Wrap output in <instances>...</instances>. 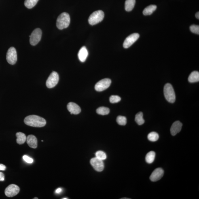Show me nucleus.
I'll use <instances>...</instances> for the list:
<instances>
[{
  "instance_id": "nucleus-36",
  "label": "nucleus",
  "mask_w": 199,
  "mask_h": 199,
  "mask_svg": "<svg viewBox=\"0 0 199 199\" xmlns=\"http://www.w3.org/2000/svg\"><path fill=\"white\" fill-rule=\"evenodd\" d=\"M34 199H38V198H37V197H35V198H34Z\"/></svg>"
},
{
  "instance_id": "nucleus-6",
  "label": "nucleus",
  "mask_w": 199,
  "mask_h": 199,
  "mask_svg": "<svg viewBox=\"0 0 199 199\" xmlns=\"http://www.w3.org/2000/svg\"><path fill=\"white\" fill-rule=\"evenodd\" d=\"M59 80V77L56 72H52L47 79L46 85L47 88H52L56 86Z\"/></svg>"
},
{
  "instance_id": "nucleus-26",
  "label": "nucleus",
  "mask_w": 199,
  "mask_h": 199,
  "mask_svg": "<svg viewBox=\"0 0 199 199\" xmlns=\"http://www.w3.org/2000/svg\"><path fill=\"white\" fill-rule=\"evenodd\" d=\"M117 122L121 126H125L126 124L127 120L126 117L122 116H118L117 117Z\"/></svg>"
},
{
  "instance_id": "nucleus-30",
  "label": "nucleus",
  "mask_w": 199,
  "mask_h": 199,
  "mask_svg": "<svg viewBox=\"0 0 199 199\" xmlns=\"http://www.w3.org/2000/svg\"><path fill=\"white\" fill-rule=\"evenodd\" d=\"M23 158L26 162L28 163V164H32L33 162V159L27 155H24Z\"/></svg>"
},
{
  "instance_id": "nucleus-24",
  "label": "nucleus",
  "mask_w": 199,
  "mask_h": 199,
  "mask_svg": "<svg viewBox=\"0 0 199 199\" xmlns=\"http://www.w3.org/2000/svg\"><path fill=\"white\" fill-rule=\"evenodd\" d=\"M39 0H25L24 5L28 9H31L36 5Z\"/></svg>"
},
{
  "instance_id": "nucleus-29",
  "label": "nucleus",
  "mask_w": 199,
  "mask_h": 199,
  "mask_svg": "<svg viewBox=\"0 0 199 199\" xmlns=\"http://www.w3.org/2000/svg\"><path fill=\"white\" fill-rule=\"evenodd\" d=\"M190 30L193 33L199 34V26L198 25H193L190 27Z\"/></svg>"
},
{
  "instance_id": "nucleus-25",
  "label": "nucleus",
  "mask_w": 199,
  "mask_h": 199,
  "mask_svg": "<svg viewBox=\"0 0 199 199\" xmlns=\"http://www.w3.org/2000/svg\"><path fill=\"white\" fill-rule=\"evenodd\" d=\"M147 138L150 141L156 142L159 139V135L156 132H151L148 135Z\"/></svg>"
},
{
  "instance_id": "nucleus-20",
  "label": "nucleus",
  "mask_w": 199,
  "mask_h": 199,
  "mask_svg": "<svg viewBox=\"0 0 199 199\" xmlns=\"http://www.w3.org/2000/svg\"><path fill=\"white\" fill-rule=\"evenodd\" d=\"M157 6L155 5H151L146 7L143 12V14L145 16L152 14L156 10Z\"/></svg>"
},
{
  "instance_id": "nucleus-8",
  "label": "nucleus",
  "mask_w": 199,
  "mask_h": 199,
  "mask_svg": "<svg viewBox=\"0 0 199 199\" xmlns=\"http://www.w3.org/2000/svg\"><path fill=\"white\" fill-rule=\"evenodd\" d=\"M6 60L11 65H14L17 60V52L14 47H11L9 49L6 54Z\"/></svg>"
},
{
  "instance_id": "nucleus-27",
  "label": "nucleus",
  "mask_w": 199,
  "mask_h": 199,
  "mask_svg": "<svg viewBox=\"0 0 199 199\" xmlns=\"http://www.w3.org/2000/svg\"><path fill=\"white\" fill-rule=\"evenodd\" d=\"M95 155L96 158L102 160H105L107 158V155H106V153L103 151H97Z\"/></svg>"
},
{
  "instance_id": "nucleus-7",
  "label": "nucleus",
  "mask_w": 199,
  "mask_h": 199,
  "mask_svg": "<svg viewBox=\"0 0 199 199\" xmlns=\"http://www.w3.org/2000/svg\"><path fill=\"white\" fill-rule=\"evenodd\" d=\"M111 81L110 79L106 78L101 80L95 86V89L98 92H102L109 88L110 85Z\"/></svg>"
},
{
  "instance_id": "nucleus-2",
  "label": "nucleus",
  "mask_w": 199,
  "mask_h": 199,
  "mask_svg": "<svg viewBox=\"0 0 199 199\" xmlns=\"http://www.w3.org/2000/svg\"><path fill=\"white\" fill-rule=\"evenodd\" d=\"M70 17L68 13L64 12L58 17L56 20L57 27L60 30L67 28L70 23Z\"/></svg>"
},
{
  "instance_id": "nucleus-22",
  "label": "nucleus",
  "mask_w": 199,
  "mask_h": 199,
  "mask_svg": "<svg viewBox=\"0 0 199 199\" xmlns=\"http://www.w3.org/2000/svg\"><path fill=\"white\" fill-rule=\"evenodd\" d=\"M135 121L138 125L141 126L145 122V120L143 118V114L141 112H140L135 115Z\"/></svg>"
},
{
  "instance_id": "nucleus-28",
  "label": "nucleus",
  "mask_w": 199,
  "mask_h": 199,
  "mask_svg": "<svg viewBox=\"0 0 199 199\" xmlns=\"http://www.w3.org/2000/svg\"><path fill=\"white\" fill-rule=\"evenodd\" d=\"M121 97L118 96L112 95L110 97V102L112 103H118L121 101Z\"/></svg>"
},
{
  "instance_id": "nucleus-21",
  "label": "nucleus",
  "mask_w": 199,
  "mask_h": 199,
  "mask_svg": "<svg viewBox=\"0 0 199 199\" xmlns=\"http://www.w3.org/2000/svg\"><path fill=\"white\" fill-rule=\"evenodd\" d=\"M156 153L154 151H151L148 153L145 157V160L147 164H151L155 160Z\"/></svg>"
},
{
  "instance_id": "nucleus-1",
  "label": "nucleus",
  "mask_w": 199,
  "mask_h": 199,
  "mask_svg": "<svg viewBox=\"0 0 199 199\" xmlns=\"http://www.w3.org/2000/svg\"><path fill=\"white\" fill-rule=\"evenodd\" d=\"M24 122L27 126L34 127H42L46 124V121L41 117L36 115H30L26 117Z\"/></svg>"
},
{
  "instance_id": "nucleus-10",
  "label": "nucleus",
  "mask_w": 199,
  "mask_h": 199,
  "mask_svg": "<svg viewBox=\"0 0 199 199\" xmlns=\"http://www.w3.org/2000/svg\"><path fill=\"white\" fill-rule=\"evenodd\" d=\"M139 35L138 33H134L129 36L125 40L123 43V47L125 48H128L135 43L139 38Z\"/></svg>"
},
{
  "instance_id": "nucleus-37",
  "label": "nucleus",
  "mask_w": 199,
  "mask_h": 199,
  "mask_svg": "<svg viewBox=\"0 0 199 199\" xmlns=\"http://www.w3.org/2000/svg\"><path fill=\"white\" fill-rule=\"evenodd\" d=\"M62 199H67L68 198H62Z\"/></svg>"
},
{
  "instance_id": "nucleus-15",
  "label": "nucleus",
  "mask_w": 199,
  "mask_h": 199,
  "mask_svg": "<svg viewBox=\"0 0 199 199\" xmlns=\"http://www.w3.org/2000/svg\"><path fill=\"white\" fill-rule=\"evenodd\" d=\"M27 143L30 147L35 149L37 147V140L35 136L30 135L27 138Z\"/></svg>"
},
{
  "instance_id": "nucleus-14",
  "label": "nucleus",
  "mask_w": 199,
  "mask_h": 199,
  "mask_svg": "<svg viewBox=\"0 0 199 199\" xmlns=\"http://www.w3.org/2000/svg\"><path fill=\"white\" fill-rule=\"evenodd\" d=\"M183 124L179 121H176L173 123L170 128V132L172 136H175L181 131Z\"/></svg>"
},
{
  "instance_id": "nucleus-17",
  "label": "nucleus",
  "mask_w": 199,
  "mask_h": 199,
  "mask_svg": "<svg viewBox=\"0 0 199 199\" xmlns=\"http://www.w3.org/2000/svg\"><path fill=\"white\" fill-rule=\"evenodd\" d=\"M17 138V143L19 145L23 144L26 141L27 137L26 135L21 132H17L16 134Z\"/></svg>"
},
{
  "instance_id": "nucleus-3",
  "label": "nucleus",
  "mask_w": 199,
  "mask_h": 199,
  "mask_svg": "<svg viewBox=\"0 0 199 199\" xmlns=\"http://www.w3.org/2000/svg\"><path fill=\"white\" fill-rule=\"evenodd\" d=\"M165 98L170 103H174L176 100V95L173 87L170 83H167L164 88Z\"/></svg>"
},
{
  "instance_id": "nucleus-23",
  "label": "nucleus",
  "mask_w": 199,
  "mask_h": 199,
  "mask_svg": "<svg viewBox=\"0 0 199 199\" xmlns=\"http://www.w3.org/2000/svg\"><path fill=\"white\" fill-rule=\"evenodd\" d=\"M110 111L109 108L105 107H100L96 110V113L98 114L103 115L109 114Z\"/></svg>"
},
{
  "instance_id": "nucleus-12",
  "label": "nucleus",
  "mask_w": 199,
  "mask_h": 199,
  "mask_svg": "<svg viewBox=\"0 0 199 199\" xmlns=\"http://www.w3.org/2000/svg\"><path fill=\"white\" fill-rule=\"evenodd\" d=\"M164 171L162 168H158L155 169L151 173L150 179L153 182L157 181L160 180L164 175Z\"/></svg>"
},
{
  "instance_id": "nucleus-19",
  "label": "nucleus",
  "mask_w": 199,
  "mask_h": 199,
  "mask_svg": "<svg viewBox=\"0 0 199 199\" xmlns=\"http://www.w3.org/2000/svg\"><path fill=\"white\" fill-rule=\"evenodd\" d=\"M135 0H126L125 5L126 10L127 12L132 10L135 5Z\"/></svg>"
},
{
  "instance_id": "nucleus-16",
  "label": "nucleus",
  "mask_w": 199,
  "mask_h": 199,
  "mask_svg": "<svg viewBox=\"0 0 199 199\" xmlns=\"http://www.w3.org/2000/svg\"><path fill=\"white\" fill-rule=\"evenodd\" d=\"M88 55V50L86 47L83 46L79 51L78 56L79 59L81 62L86 61Z\"/></svg>"
},
{
  "instance_id": "nucleus-13",
  "label": "nucleus",
  "mask_w": 199,
  "mask_h": 199,
  "mask_svg": "<svg viewBox=\"0 0 199 199\" xmlns=\"http://www.w3.org/2000/svg\"><path fill=\"white\" fill-rule=\"evenodd\" d=\"M67 109L71 114L77 115L81 112V109L79 106L73 102H70L68 104Z\"/></svg>"
},
{
  "instance_id": "nucleus-35",
  "label": "nucleus",
  "mask_w": 199,
  "mask_h": 199,
  "mask_svg": "<svg viewBox=\"0 0 199 199\" xmlns=\"http://www.w3.org/2000/svg\"><path fill=\"white\" fill-rule=\"evenodd\" d=\"M121 199H129L130 198H121Z\"/></svg>"
},
{
  "instance_id": "nucleus-4",
  "label": "nucleus",
  "mask_w": 199,
  "mask_h": 199,
  "mask_svg": "<svg viewBox=\"0 0 199 199\" xmlns=\"http://www.w3.org/2000/svg\"><path fill=\"white\" fill-rule=\"evenodd\" d=\"M105 14L103 11L98 10L93 12L89 18V23L91 25H94L99 23L103 20Z\"/></svg>"
},
{
  "instance_id": "nucleus-33",
  "label": "nucleus",
  "mask_w": 199,
  "mask_h": 199,
  "mask_svg": "<svg viewBox=\"0 0 199 199\" xmlns=\"http://www.w3.org/2000/svg\"><path fill=\"white\" fill-rule=\"evenodd\" d=\"M62 191V189L61 188H58L56 189L55 192H56V194H58L61 193Z\"/></svg>"
},
{
  "instance_id": "nucleus-9",
  "label": "nucleus",
  "mask_w": 199,
  "mask_h": 199,
  "mask_svg": "<svg viewBox=\"0 0 199 199\" xmlns=\"http://www.w3.org/2000/svg\"><path fill=\"white\" fill-rule=\"evenodd\" d=\"M20 191V188L18 185L14 184L9 185L6 189L5 193L7 197H12L16 196Z\"/></svg>"
},
{
  "instance_id": "nucleus-5",
  "label": "nucleus",
  "mask_w": 199,
  "mask_h": 199,
  "mask_svg": "<svg viewBox=\"0 0 199 199\" xmlns=\"http://www.w3.org/2000/svg\"><path fill=\"white\" fill-rule=\"evenodd\" d=\"M41 30L39 28H36L29 36L30 44L33 46L36 45L41 40L42 36Z\"/></svg>"
},
{
  "instance_id": "nucleus-11",
  "label": "nucleus",
  "mask_w": 199,
  "mask_h": 199,
  "mask_svg": "<svg viewBox=\"0 0 199 199\" xmlns=\"http://www.w3.org/2000/svg\"><path fill=\"white\" fill-rule=\"evenodd\" d=\"M90 163L96 171L100 172L104 170V164L103 160L96 157L91 159Z\"/></svg>"
},
{
  "instance_id": "nucleus-31",
  "label": "nucleus",
  "mask_w": 199,
  "mask_h": 199,
  "mask_svg": "<svg viewBox=\"0 0 199 199\" xmlns=\"http://www.w3.org/2000/svg\"><path fill=\"white\" fill-rule=\"evenodd\" d=\"M5 180V176L2 172H0V181H3Z\"/></svg>"
},
{
  "instance_id": "nucleus-18",
  "label": "nucleus",
  "mask_w": 199,
  "mask_h": 199,
  "mask_svg": "<svg viewBox=\"0 0 199 199\" xmlns=\"http://www.w3.org/2000/svg\"><path fill=\"white\" fill-rule=\"evenodd\" d=\"M188 81L191 83L198 82L199 81V72L194 71L191 73L189 76Z\"/></svg>"
},
{
  "instance_id": "nucleus-32",
  "label": "nucleus",
  "mask_w": 199,
  "mask_h": 199,
  "mask_svg": "<svg viewBox=\"0 0 199 199\" xmlns=\"http://www.w3.org/2000/svg\"><path fill=\"white\" fill-rule=\"evenodd\" d=\"M6 169V167L4 165L0 164V170L1 171H5Z\"/></svg>"
},
{
  "instance_id": "nucleus-34",
  "label": "nucleus",
  "mask_w": 199,
  "mask_h": 199,
  "mask_svg": "<svg viewBox=\"0 0 199 199\" xmlns=\"http://www.w3.org/2000/svg\"><path fill=\"white\" fill-rule=\"evenodd\" d=\"M196 18L199 19V12H198L196 13Z\"/></svg>"
}]
</instances>
